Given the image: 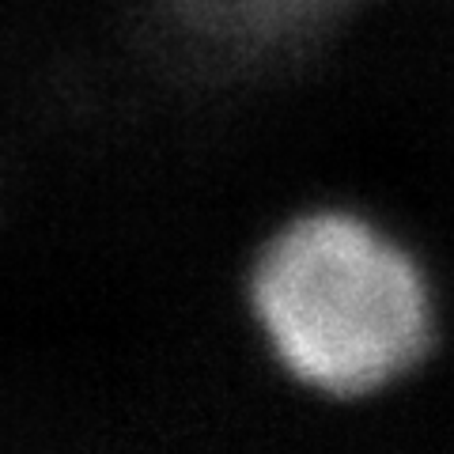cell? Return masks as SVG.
<instances>
[{"mask_svg":"<svg viewBox=\"0 0 454 454\" xmlns=\"http://www.w3.org/2000/svg\"><path fill=\"white\" fill-rule=\"evenodd\" d=\"M254 307L295 375L333 394L390 379L424 345V295L367 227L315 216L284 231L254 277Z\"/></svg>","mask_w":454,"mask_h":454,"instance_id":"cell-1","label":"cell"}]
</instances>
